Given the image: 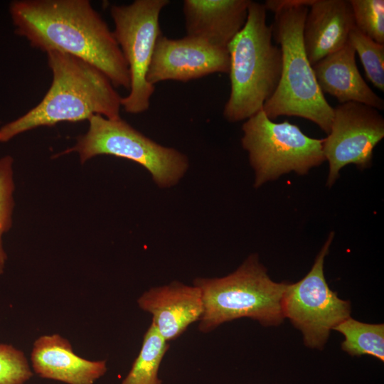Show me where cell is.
Listing matches in <instances>:
<instances>
[{"label":"cell","mask_w":384,"mask_h":384,"mask_svg":"<svg viewBox=\"0 0 384 384\" xmlns=\"http://www.w3.org/2000/svg\"><path fill=\"white\" fill-rule=\"evenodd\" d=\"M9 11L15 33L33 48L80 58L114 87L129 90L127 63L113 32L90 1L15 0Z\"/></svg>","instance_id":"6da1fadb"},{"label":"cell","mask_w":384,"mask_h":384,"mask_svg":"<svg viewBox=\"0 0 384 384\" xmlns=\"http://www.w3.org/2000/svg\"><path fill=\"white\" fill-rule=\"evenodd\" d=\"M46 55L52 73L50 88L36 106L0 128L1 143L40 127L88 120L95 114L121 118L122 97L102 72L67 53L50 51Z\"/></svg>","instance_id":"7a4b0ae2"},{"label":"cell","mask_w":384,"mask_h":384,"mask_svg":"<svg viewBox=\"0 0 384 384\" xmlns=\"http://www.w3.org/2000/svg\"><path fill=\"white\" fill-rule=\"evenodd\" d=\"M314 0H267V11L274 14L272 38L279 45L282 68L279 85L262 110L270 119L279 116L310 120L329 134L334 107L321 91L308 58L303 29L309 7Z\"/></svg>","instance_id":"3957f363"},{"label":"cell","mask_w":384,"mask_h":384,"mask_svg":"<svg viewBox=\"0 0 384 384\" xmlns=\"http://www.w3.org/2000/svg\"><path fill=\"white\" fill-rule=\"evenodd\" d=\"M266 20L264 4L250 1L246 22L228 46L230 92L223 114L230 122L262 110L279 85L282 54Z\"/></svg>","instance_id":"277c9868"},{"label":"cell","mask_w":384,"mask_h":384,"mask_svg":"<svg viewBox=\"0 0 384 384\" xmlns=\"http://www.w3.org/2000/svg\"><path fill=\"white\" fill-rule=\"evenodd\" d=\"M286 284L273 281L255 254L227 276L196 278L193 285L201 292L203 306L198 330L209 333L242 318L264 326H279L284 319L282 301Z\"/></svg>","instance_id":"5b68a950"},{"label":"cell","mask_w":384,"mask_h":384,"mask_svg":"<svg viewBox=\"0 0 384 384\" xmlns=\"http://www.w3.org/2000/svg\"><path fill=\"white\" fill-rule=\"evenodd\" d=\"M87 131L76 143L55 156L77 153L85 164L98 155H112L133 161L144 166L160 187L175 185L186 171L188 158L181 152L157 144L122 118L110 119L93 115Z\"/></svg>","instance_id":"8992f818"},{"label":"cell","mask_w":384,"mask_h":384,"mask_svg":"<svg viewBox=\"0 0 384 384\" xmlns=\"http://www.w3.org/2000/svg\"><path fill=\"white\" fill-rule=\"evenodd\" d=\"M242 146L255 174V186L294 171L304 175L326 161L324 139H314L287 120L269 119L263 110L246 119L242 126Z\"/></svg>","instance_id":"52a82bcc"},{"label":"cell","mask_w":384,"mask_h":384,"mask_svg":"<svg viewBox=\"0 0 384 384\" xmlns=\"http://www.w3.org/2000/svg\"><path fill=\"white\" fill-rule=\"evenodd\" d=\"M169 0H135L129 5H113L110 15L114 36L127 63L130 75L129 94L121 107L130 114L148 110L154 85L146 80L156 42L161 34L159 16Z\"/></svg>","instance_id":"ba28073f"},{"label":"cell","mask_w":384,"mask_h":384,"mask_svg":"<svg viewBox=\"0 0 384 384\" xmlns=\"http://www.w3.org/2000/svg\"><path fill=\"white\" fill-rule=\"evenodd\" d=\"M334 236V232L330 233L309 272L297 282L287 283L282 297L284 318L301 332L304 345L312 349L322 350L331 331L351 317V302L339 298L324 276V260Z\"/></svg>","instance_id":"9c48e42d"},{"label":"cell","mask_w":384,"mask_h":384,"mask_svg":"<svg viewBox=\"0 0 384 384\" xmlns=\"http://www.w3.org/2000/svg\"><path fill=\"white\" fill-rule=\"evenodd\" d=\"M384 137V119L379 110L358 102L334 108L331 129L324 139L323 152L329 162L326 185L331 187L345 166L370 167L373 149Z\"/></svg>","instance_id":"30bf717a"},{"label":"cell","mask_w":384,"mask_h":384,"mask_svg":"<svg viewBox=\"0 0 384 384\" xmlns=\"http://www.w3.org/2000/svg\"><path fill=\"white\" fill-rule=\"evenodd\" d=\"M228 48L186 36L171 39L160 35L156 42L146 80L154 85L166 80L187 82L220 73H228Z\"/></svg>","instance_id":"8fae6325"},{"label":"cell","mask_w":384,"mask_h":384,"mask_svg":"<svg viewBox=\"0 0 384 384\" xmlns=\"http://www.w3.org/2000/svg\"><path fill=\"white\" fill-rule=\"evenodd\" d=\"M137 303L141 309L151 315V324L168 342L199 321L203 311L200 289L177 281L150 288L139 297Z\"/></svg>","instance_id":"7c38bea8"},{"label":"cell","mask_w":384,"mask_h":384,"mask_svg":"<svg viewBox=\"0 0 384 384\" xmlns=\"http://www.w3.org/2000/svg\"><path fill=\"white\" fill-rule=\"evenodd\" d=\"M250 0H184L186 36L228 48L243 28Z\"/></svg>","instance_id":"4fadbf2b"},{"label":"cell","mask_w":384,"mask_h":384,"mask_svg":"<svg viewBox=\"0 0 384 384\" xmlns=\"http://www.w3.org/2000/svg\"><path fill=\"white\" fill-rule=\"evenodd\" d=\"M309 7L303 42L308 60L314 65L347 43L355 23L349 0H314Z\"/></svg>","instance_id":"5bb4252c"},{"label":"cell","mask_w":384,"mask_h":384,"mask_svg":"<svg viewBox=\"0 0 384 384\" xmlns=\"http://www.w3.org/2000/svg\"><path fill=\"white\" fill-rule=\"evenodd\" d=\"M31 360L40 377L68 384H93L107 370L106 361H92L78 356L70 342L58 334L36 340Z\"/></svg>","instance_id":"9a60e30c"},{"label":"cell","mask_w":384,"mask_h":384,"mask_svg":"<svg viewBox=\"0 0 384 384\" xmlns=\"http://www.w3.org/2000/svg\"><path fill=\"white\" fill-rule=\"evenodd\" d=\"M355 57V50L348 41L341 49L312 65L321 91L336 97L340 104L358 102L383 110V99L365 82Z\"/></svg>","instance_id":"2e32d148"},{"label":"cell","mask_w":384,"mask_h":384,"mask_svg":"<svg viewBox=\"0 0 384 384\" xmlns=\"http://www.w3.org/2000/svg\"><path fill=\"white\" fill-rule=\"evenodd\" d=\"M334 331L344 340L341 349L352 356H371L384 362V324H368L351 316L340 323Z\"/></svg>","instance_id":"e0dca14e"},{"label":"cell","mask_w":384,"mask_h":384,"mask_svg":"<svg viewBox=\"0 0 384 384\" xmlns=\"http://www.w3.org/2000/svg\"><path fill=\"white\" fill-rule=\"evenodd\" d=\"M169 348V342L151 324L144 334L141 350L121 384H162L159 370Z\"/></svg>","instance_id":"ac0fdd59"},{"label":"cell","mask_w":384,"mask_h":384,"mask_svg":"<svg viewBox=\"0 0 384 384\" xmlns=\"http://www.w3.org/2000/svg\"><path fill=\"white\" fill-rule=\"evenodd\" d=\"M348 42L358 54L369 81L380 91H384V44L375 42L356 27L348 36Z\"/></svg>","instance_id":"d6986e66"},{"label":"cell","mask_w":384,"mask_h":384,"mask_svg":"<svg viewBox=\"0 0 384 384\" xmlns=\"http://www.w3.org/2000/svg\"><path fill=\"white\" fill-rule=\"evenodd\" d=\"M14 191V159L11 155H5L0 158V275L4 272L7 260L3 236L12 226Z\"/></svg>","instance_id":"ffe728a7"},{"label":"cell","mask_w":384,"mask_h":384,"mask_svg":"<svg viewBox=\"0 0 384 384\" xmlns=\"http://www.w3.org/2000/svg\"><path fill=\"white\" fill-rule=\"evenodd\" d=\"M355 27L377 43L384 44V1L349 0Z\"/></svg>","instance_id":"44dd1931"},{"label":"cell","mask_w":384,"mask_h":384,"mask_svg":"<svg viewBox=\"0 0 384 384\" xmlns=\"http://www.w3.org/2000/svg\"><path fill=\"white\" fill-rule=\"evenodd\" d=\"M33 373L24 353L0 343V384H24Z\"/></svg>","instance_id":"7402d4cb"}]
</instances>
